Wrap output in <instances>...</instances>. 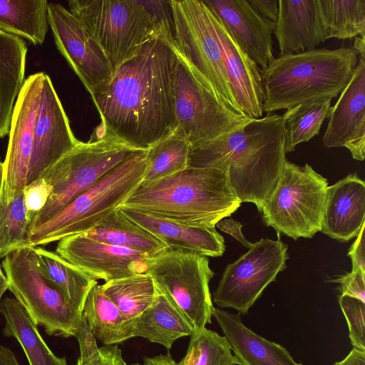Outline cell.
<instances>
[{"label": "cell", "instance_id": "cell-13", "mask_svg": "<svg viewBox=\"0 0 365 365\" xmlns=\"http://www.w3.org/2000/svg\"><path fill=\"white\" fill-rule=\"evenodd\" d=\"M289 258L287 245L277 240L261 239L226 267L213 301L222 308H232L245 314L264 289L284 270Z\"/></svg>", "mask_w": 365, "mask_h": 365}, {"label": "cell", "instance_id": "cell-42", "mask_svg": "<svg viewBox=\"0 0 365 365\" xmlns=\"http://www.w3.org/2000/svg\"><path fill=\"white\" fill-rule=\"evenodd\" d=\"M74 336L79 344L81 359H88L98 353L96 337L83 314Z\"/></svg>", "mask_w": 365, "mask_h": 365}, {"label": "cell", "instance_id": "cell-33", "mask_svg": "<svg viewBox=\"0 0 365 365\" xmlns=\"http://www.w3.org/2000/svg\"><path fill=\"white\" fill-rule=\"evenodd\" d=\"M332 99L317 98L286 110L282 115L286 153L319 134L324 120L329 118Z\"/></svg>", "mask_w": 365, "mask_h": 365}, {"label": "cell", "instance_id": "cell-51", "mask_svg": "<svg viewBox=\"0 0 365 365\" xmlns=\"http://www.w3.org/2000/svg\"><path fill=\"white\" fill-rule=\"evenodd\" d=\"M2 176H3V162H1L0 158V192L2 186Z\"/></svg>", "mask_w": 365, "mask_h": 365}, {"label": "cell", "instance_id": "cell-23", "mask_svg": "<svg viewBox=\"0 0 365 365\" xmlns=\"http://www.w3.org/2000/svg\"><path fill=\"white\" fill-rule=\"evenodd\" d=\"M130 220L166 245L170 250L220 257L225 250L223 237L215 227H193L125 208H118Z\"/></svg>", "mask_w": 365, "mask_h": 365}, {"label": "cell", "instance_id": "cell-10", "mask_svg": "<svg viewBox=\"0 0 365 365\" xmlns=\"http://www.w3.org/2000/svg\"><path fill=\"white\" fill-rule=\"evenodd\" d=\"M2 267L9 289L36 325L48 335L74 336L82 312L41 272L35 247H28L8 254Z\"/></svg>", "mask_w": 365, "mask_h": 365}, {"label": "cell", "instance_id": "cell-17", "mask_svg": "<svg viewBox=\"0 0 365 365\" xmlns=\"http://www.w3.org/2000/svg\"><path fill=\"white\" fill-rule=\"evenodd\" d=\"M56 252L96 279H112L146 272L148 255L93 240L84 234L58 241Z\"/></svg>", "mask_w": 365, "mask_h": 365}, {"label": "cell", "instance_id": "cell-18", "mask_svg": "<svg viewBox=\"0 0 365 365\" xmlns=\"http://www.w3.org/2000/svg\"><path fill=\"white\" fill-rule=\"evenodd\" d=\"M240 48L261 71L266 69L273 56L275 23L260 16L248 0H204Z\"/></svg>", "mask_w": 365, "mask_h": 365}, {"label": "cell", "instance_id": "cell-2", "mask_svg": "<svg viewBox=\"0 0 365 365\" xmlns=\"http://www.w3.org/2000/svg\"><path fill=\"white\" fill-rule=\"evenodd\" d=\"M286 154L282 115L267 113L191 147L187 167L221 170L241 202H252L261 212L282 173Z\"/></svg>", "mask_w": 365, "mask_h": 365}, {"label": "cell", "instance_id": "cell-36", "mask_svg": "<svg viewBox=\"0 0 365 365\" xmlns=\"http://www.w3.org/2000/svg\"><path fill=\"white\" fill-rule=\"evenodd\" d=\"M29 228L24 192L9 200L0 193V258L31 247Z\"/></svg>", "mask_w": 365, "mask_h": 365}, {"label": "cell", "instance_id": "cell-48", "mask_svg": "<svg viewBox=\"0 0 365 365\" xmlns=\"http://www.w3.org/2000/svg\"><path fill=\"white\" fill-rule=\"evenodd\" d=\"M0 365H20L14 352L2 345H0Z\"/></svg>", "mask_w": 365, "mask_h": 365}, {"label": "cell", "instance_id": "cell-9", "mask_svg": "<svg viewBox=\"0 0 365 365\" xmlns=\"http://www.w3.org/2000/svg\"><path fill=\"white\" fill-rule=\"evenodd\" d=\"M328 182L311 165L287 160L276 187L261 212L278 237L312 238L321 232Z\"/></svg>", "mask_w": 365, "mask_h": 365}, {"label": "cell", "instance_id": "cell-31", "mask_svg": "<svg viewBox=\"0 0 365 365\" xmlns=\"http://www.w3.org/2000/svg\"><path fill=\"white\" fill-rule=\"evenodd\" d=\"M38 265L44 277L81 312L89 291L97 281L56 252L36 248Z\"/></svg>", "mask_w": 365, "mask_h": 365}, {"label": "cell", "instance_id": "cell-3", "mask_svg": "<svg viewBox=\"0 0 365 365\" xmlns=\"http://www.w3.org/2000/svg\"><path fill=\"white\" fill-rule=\"evenodd\" d=\"M241 203L223 172L187 167L158 180L142 181L117 208L188 226L212 227Z\"/></svg>", "mask_w": 365, "mask_h": 365}, {"label": "cell", "instance_id": "cell-32", "mask_svg": "<svg viewBox=\"0 0 365 365\" xmlns=\"http://www.w3.org/2000/svg\"><path fill=\"white\" fill-rule=\"evenodd\" d=\"M101 288L129 321L147 309L158 294L157 287L147 273L112 279L101 285Z\"/></svg>", "mask_w": 365, "mask_h": 365}, {"label": "cell", "instance_id": "cell-22", "mask_svg": "<svg viewBox=\"0 0 365 365\" xmlns=\"http://www.w3.org/2000/svg\"><path fill=\"white\" fill-rule=\"evenodd\" d=\"M274 34L279 56L315 49L326 41L317 0H278Z\"/></svg>", "mask_w": 365, "mask_h": 365}, {"label": "cell", "instance_id": "cell-29", "mask_svg": "<svg viewBox=\"0 0 365 365\" xmlns=\"http://www.w3.org/2000/svg\"><path fill=\"white\" fill-rule=\"evenodd\" d=\"M82 314L94 334L105 345H114L133 338L131 321L96 284L88 292Z\"/></svg>", "mask_w": 365, "mask_h": 365}, {"label": "cell", "instance_id": "cell-44", "mask_svg": "<svg viewBox=\"0 0 365 365\" xmlns=\"http://www.w3.org/2000/svg\"><path fill=\"white\" fill-rule=\"evenodd\" d=\"M248 2L260 16L272 22L277 21L278 0H248Z\"/></svg>", "mask_w": 365, "mask_h": 365}, {"label": "cell", "instance_id": "cell-30", "mask_svg": "<svg viewBox=\"0 0 365 365\" xmlns=\"http://www.w3.org/2000/svg\"><path fill=\"white\" fill-rule=\"evenodd\" d=\"M46 0H0V31L42 44L48 29Z\"/></svg>", "mask_w": 365, "mask_h": 365}, {"label": "cell", "instance_id": "cell-45", "mask_svg": "<svg viewBox=\"0 0 365 365\" xmlns=\"http://www.w3.org/2000/svg\"><path fill=\"white\" fill-rule=\"evenodd\" d=\"M215 226L222 232L234 237L245 247L250 248L253 245V243L247 240L244 237L241 230L242 225L240 222L232 218H224L220 220Z\"/></svg>", "mask_w": 365, "mask_h": 365}, {"label": "cell", "instance_id": "cell-15", "mask_svg": "<svg viewBox=\"0 0 365 365\" xmlns=\"http://www.w3.org/2000/svg\"><path fill=\"white\" fill-rule=\"evenodd\" d=\"M45 74L38 72L24 80L14 106L0 192L6 200L24 192L27 185L34 128Z\"/></svg>", "mask_w": 365, "mask_h": 365}, {"label": "cell", "instance_id": "cell-4", "mask_svg": "<svg viewBox=\"0 0 365 365\" xmlns=\"http://www.w3.org/2000/svg\"><path fill=\"white\" fill-rule=\"evenodd\" d=\"M358 55L353 48L341 47L273 58L262 71L263 111L272 113L317 98L338 96L354 73Z\"/></svg>", "mask_w": 365, "mask_h": 365}, {"label": "cell", "instance_id": "cell-39", "mask_svg": "<svg viewBox=\"0 0 365 365\" xmlns=\"http://www.w3.org/2000/svg\"><path fill=\"white\" fill-rule=\"evenodd\" d=\"M52 192V187L39 178L29 183L24 190L25 205L29 222L40 212Z\"/></svg>", "mask_w": 365, "mask_h": 365}, {"label": "cell", "instance_id": "cell-1", "mask_svg": "<svg viewBox=\"0 0 365 365\" xmlns=\"http://www.w3.org/2000/svg\"><path fill=\"white\" fill-rule=\"evenodd\" d=\"M173 34L147 41L91 96L100 114L98 128L138 149L147 150L176 128Z\"/></svg>", "mask_w": 365, "mask_h": 365}, {"label": "cell", "instance_id": "cell-27", "mask_svg": "<svg viewBox=\"0 0 365 365\" xmlns=\"http://www.w3.org/2000/svg\"><path fill=\"white\" fill-rule=\"evenodd\" d=\"M0 312L5 319L3 334L17 340L30 365H67L65 358L58 357L51 351L37 325L15 297L4 299Z\"/></svg>", "mask_w": 365, "mask_h": 365}, {"label": "cell", "instance_id": "cell-34", "mask_svg": "<svg viewBox=\"0 0 365 365\" xmlns=\"http://www.w3.org/2000/svg\"><path fill=\"white\" fill-rule=\"evenodd\" d=\"M325 39L365 36V0H317Z\"/></svg>", "mask_w": 365, "mask_h": 365}, {"label": "cell", "instance_id": "cell-25", "mask_svg": "<svg viewBox=\"0 0 365 365\" xmlns=\"http://www.w3.org/2000/svg\"><path fill=\"white\" fill-rule=\"evenodd\" d=\"M153 303L131 321L133 336H140L170 349L178 339L195 331L174 301L158 288Z\"/></svg>", "mask_w": 365, "mask_h": 365}, {"label": "cell", "instance_id": "cell-8", "mask_svg": "<svg viewBox=\"0 0 365 365\" xmlns=\"http://www.w3.org/2000/svg\"><path fill=\"white\" fill-rule=\"evenodd\" d=\"M170 4L175 51L195 77L225 106L245 115L233 98L209 9L201 0H172Z\"/></svg>", "mask_w": 365, "mask_h": 365}, {"label": "cell", "instance_id": "cell-6", "mask_svg": "<svg viewBox=\"0 0 365 365\" xmlns=\"http://www.w3.org/2000/svg\"><path fill=\"white\" fill-rule=\"evenodd\" d=\"M146 150L137 151L104 175L55 216L30 232L36 247L86 233L111 213L138 187L145 168Z\"/></svg>", "mask_w": 365, "mask_h": 365}, {"label": "cell", "instance_id": "cell-20", "mask_svg": "<svg viewBox=\"0 0 365 365\" xmlns=\"http://www.w3.org/2000/svg\"><path fill=\"white\" fill-rule=\"evenodd\" d=\"M211 14L222 47L225 71L235 101L246 117L262 118L265 98L262 71Z\"/></svg>", "mask_w": 365, "mask_h": 365}, {"label": "cell", "instance_id": "cell-52", "mask_svg": "<svg viewBox=\"0 0 365 365\" xmlns=\"http://www.w3.org/2000/svg\"><path fill=\"white\" fill-rule=\"evenodd\" d=\"M131 365H142V364H138V363H135V364H131Z\"/></svg>", "mask_w": 365, "mask_h": 365}, {"label": "cell", "instance_id": "cell-14", "mask_svg": "<svg viewBox=\"0 0 365 365\" xmlns=\"http://www.w3.org/2000/svg\"><path fill=\"white\" fill-rule=\"evenodd\" d=\"M48 21L56 48L91 96L101 91L113 76L103 51L61 4L48 3Z\"/></svg>", "mask_w": 365, "mask_h": 365}, {"label": "cell", "instance_id": "cell-49", "mask_svg": "<svg viewBox=\"0 0 365 365\" xmlns=\"http://www.w3.org/2000/svg\"><path fill=\"white\" fill-rule=\"evenodd\" d=\"M365 36H359L355 37V41L354 44V49L358 52L360 57L364 58H365Z\"/></svg>", "mask_w": 365, "mask_h": 365}, {"label": "cell", "instance_id": "cell-35", "mask_svg": "<svg viewBox=\"0 0 365 365\" xmlns=\"http://www.w3.org/2000/svg\"><path fill=\"white\" fill-rule=\"evenodd\" d=\"M190 148L189 141L176 130L152 145L146 150L142 181L158 180L187 168Z\"/></svg>", "mask_w": 365, "mask_h": 365}, {"label": "cell", "instance_id": "cell-19", "mask_svg": "<svg viewBox=\"0 0 365 365\" xmlns=\"http://www.w3.org/2000/svg\"><path fill=\"white\" fill-rule=\"evenodd\" d=\"M327 148L345 147L354 159L365 157V60L359 58L354 73L331 107L322 138Z\"/></svg>", "mask_w": 365, "mask_h": 365}, {"label": "cell", "instance_id": "cell-16", "mask_svg": "<svg viewBox=\"0 0 365 365\" xmlns=\"http://www.w3.org/2000/svg\"><path fill=\"white\" fill-rule=\"evenodd\" d=\"M79 141L73 133L52 81L46 73L34 128L27 185L38 179L45 170L72 150Z\"/></svg>", "mask_w": 365, "mask_h": 365}, {"label": "cell", "instance_id": "cell-41", "mask_svg": "<svg viewBox=\"0 0 365 365\" xmlns=\"http://www.w3.org/2000/svg\"><path fill=\"white\" fill-rule=\"evenodd\" d=\"M76 365H127L121 350L116 345H105L98 353L88 359H78Z\"/></svg>", "mask_w": 365, "mask_h": 365}, {"label": "cell", "instance_id": "cell-47", "mask_svg": "<svg viewBox=\"0 0 365 365\" xmlns=\"http://www.w3.org/2000/svg\"><path fill=\"white\" fill-rule=\"evenodd\" d=\"M143 365H176L170 354H160L153 357H145Z\"/></svg>", "mask_w": 365, "mask_h": 365}, {"label": "cell", "instance_id": "cell-43", "mask_svg": "<svg viewBox=\"0 0 365 365\" xmlns=\"http://www.w3.org/2000/svg\"><path fill=\"white\" fill-rule=\"evenodd\" d=\"M356 237V240L351 245L347 255L351 259L352 269H358L365 272L364 225Z\"/></svg>", "mask_w": 365, "mask_h": 365}, {"label": "cell", "instance_id": "cell-21", "mask_svg": "<svg viewBox=\"0 0 365 365\" xmlns=\"http://www.w3.org/2000/svg\"><path fill=\"white\" fill-rule=\"evenodd\" d=\"M365 220V182L350 174L327 190L321 232L340 242L356 237Z\"/></svg>", "mask_w": 365, "mask_h": 365}, {"label": "cell", "instance_id": "cell-50", "mask_svg": "<svg viewBox=\"0 0 365 365\" xmlns=\"http://www.w3.org/2000/svg\"><path fill=\"white\" fill-rule=\"evenodd\" d=\"M7 289H9V282L0 264V299Z\"/></svg>", "mask_w": 365, "mask_h": 365}, {"label": "cell", "instance_id": "cell-37", "mask_svg": "<svg viewBox=\"0 0 365 365\" xmlns=\"http://www.w3.org/2000/svg\"><path fill=\"white\" fill-rule=\"evenodd\" d=\"M176 365H240L223 336L204 327L190 336L185 356Z\"/></svg>", "mask_w": 365, "mask_h": 365}, {"label": "cell", "instance_id": "cell-46", "mask_svg": "<svg viewBox=\"0 0 365 365\" xmlns=\"http://www.w3.org/2000/svg\"><path fill=\"white\" fill-rule=\"evenodd\" d=\"M332 365H365V351L353 348L345 358Z\"/></svg>", "mask_w": 365, "mask_h": 365}, {"label": "cell", "instance_id": "cell-38", "mask_svg": "<svg viewBox=\"0 0 365 365\" xmlns=\"http://www.w3.org/2000/svg\"><path fill=\"white\" fill-rule=\"evenodd\" d=\"M339 304L348 325L353 348L365 351V302L341 294Z\"/></svg>", "mask_w": 365, "mask_h": 365}, {"label": "cell", "instance_id": "cell-7", "mask_svg": "<svg viewBox=\"0 0 365 365\" xmlns=\"http://www.w3.org/2000/svg\"><path fill=\"white\" fill-rule=\"evenodd\" d=\"M86 143H79L39 178L52 187L43 208L30 222V232L58 214L116 165L138 150L109 135L98 127Z\"/></svg>", "mask_w": 365, "mask_h": 365}, {"label": "cell", "instance_id": "cell-40", "mask_svg": "<svg viewBox=\"0 0 365 365\" xmlns=\"http://www.w3.org/2000/svg\"><path fill=\"white\" fill-rule=\"evenodd\" d=\"M340 284L341 294L357 298L365 302V272L352 269L351 272L334 279Z\"/></svg>", "mask_w": 365, "mask_h": 365}, {"label": "cell", "instance_id": "cell-5", "mask_svg": "<svg viewBox=\"0 0 365 365\" xmlns=\"http://www.w3.org/2000/svg\"><path fill=\"white\" fill-rule=\"evenodd\" d=\"M68 4L113 73L150 39L173 34L170 1L71 0Z\"/></svg>", "mask_w": 365, "mask_h": 365}, {"label": "cell", "instance_id": "cell-24", "mask_svg": "<svg viewBox=\"0 0 365 365\" xmlns=\"http://www.w3.org/2000/svg\"><path fill=\"white\" fill-rule=\"evenodd\" d=\"M212 317L240 365H303L296 362L280 344L268 341L247 328L239 314L214 307Z\"/></svg>", "mask_w": 365, "mask_h": 365}, {"label": "cell", "instance_id": "cell-26", "mask_svg": "<svg viewBox=\"0 0 365 365\" xmlns=\"http://www.w3.org/2000/svg\"><path fill=\"white\" fill-rule=\"evenodd\" d=\"M27 51L23 38L0 31V139L9 133L14 106L25 80Z\"/></svg>", "mask_w": 365, "mask_h": 365}, {"label": "cell", "instance_id": "cell-28", "mask_svg": "<svg viewBox=\"0 0 365 365\" xmlns=\"http://www.w3.org/2000/svg\"><path fill=\"white\" fill-rule=\"evenodd\" d=\"M83 234L96 241L128 248L151 257L168 250L165 245L128 219L118 208Z\"/></svg>", "mask_w": 365, "mask_h": 365}, {"label": "cell", "instance_id": "cell-11", "mask_svg": "<svg viewBox=\"0 0 365 365\" xmlns=\"http://www.w3.org/2000/svg\"><path fill=\"white\" fill-rule=\"evenodd\" d=\"M146 265L145 273L174 301L195 331L211 323L214 307L209 283L215 273L207 257L168 249L148 258Z\"/></svg>", "mask_w": 365, "mask_h": 365}, {"label": "cell", "instance_id": "cell-12", "mask_svg": "<svg viewBox=\"0 0 365 365\" xmlns=\"http://www.w3.org/2000/svg\"><path fill=\"white\" fill-rule=\"evenodd\" d=\"M175 53V130L182 135L191 147L230 132L250 118L225 106L195 77L176 51Z\"/></svg>", "mask_w": 365, "mask_h": 365}]
</instances>
